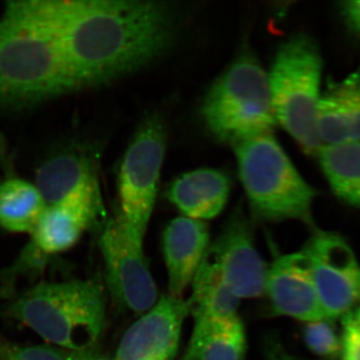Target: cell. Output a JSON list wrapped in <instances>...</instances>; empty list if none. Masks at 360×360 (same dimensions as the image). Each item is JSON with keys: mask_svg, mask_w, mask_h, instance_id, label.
<instances>
[{"mask_svg": "<svg viewBox=\"0 0 360 360\" xmlns=\"http://www.w3.org/2000/svg\"><path fill=\"white\" fill-rule=\"evenodd\" d=\"M7 343L4 342V340H2L1 336H0V360H2V357H4V350H6Z\"/></svg>", "mask_w": 360, "mask_h": 360, "instance_id": "obj_28", "label": "cell"}, {"mask_svg": "<svg viewBox=\"0 0 360 360\" xmlns=\"http://www.w3.org/2000/svg\"><path fill=\"white\" fill-rule=\"evenodd\" d=\"M98 246L105 265L106 286L115 302L137 314L153 309L158 292L143 240L115 215L101 226Z\"/></svg>", "mask_w": 360, "mask_h": 360, "instance_id": "obj_8", "label": "cell"}, {"mask_svg": "<svg viewBox=\"0 0 360 360\" xmlns=\"http://www.w3.org/2000/svg\"><path fill=\"white\" fill-rule=\"evenodd\" d=\"M193 330L181 360H196L201 345L219 321L238 315L239 300L222 283L219 271L205 257L193 283L189 298Z\"/></svg>", "mask_w": 360, "mask_h": 360, "instance_id": "obj_16", "label": "cell"}, {"mask_svg": "<svg viewBox=\"0 0 360 360\" xmlns=\"http://www.w3.org/2000/svg\"><path fill=\"white\" fill-rule=\"evenodd\" d=\"M322 68L317 42L298 33L281 45L269 73L276 123L310 156H317L322 146L317 132Z\"/></svg>", "mask_w": 360, "mask_h": 360, "instance_id": "obj_5", "label": "cell"}, {"mask_svg": "<svg viewBox=\"0 0 360 360\" xmlns=\"http://www.w3.org/2000/svg\"><path fill=\"white\" fill-rule=\"evenodd\" d=\"M359 300H360V296H359Z\"/></svg>", "mask_w": 360, "mask_h": 360, "instance_id": "obj_29", "label": "cell"}, {"mask_svg": "<svg viewBox=\"0 0 360 360\" xmlns=\"http://www.w3.org/2000/svg\"><path fill=\"white\" fill-rule=\"evenodd\" d=\"M70 360H111L103 352L96 349V347L84 352H70Z\"/></svg>", "mask_w": 360, "mask_h": 360, "instance_id": "obj_27", "label": "cell"}, {"mask_svg": "<svg viewBox=\"0 0 360 360\" xmlns=\"http://www.w3.org/2000/svg\"><path fill=\"white\" fill-rule=\"evenodd\" d=\"M165 136L160 118L151 116L137 130L120 167V210L116 215L142 240L155 207Z\"/></svg>", "mask_w": 360, "mask_h": 360, "instance_id": "obj_7", "label": "cell"}, {"mask_svg": "<svg viewBox=\"0 0 360 360\" xmlns=\"http://www.w3.org/2000/svg\"><path fill=\"white\" fill-rule=\"evenodd\" d=\"M201 111L206 129L225 143L271 134L276 120L269 75L250 52L239 56L214 82Z\"/></svg>", "mask_w": 360, "mask_h": 360, "instance_id": "obj_6", "label": "cell"}, {"mask_svg": "<svg viewBox=\"0 0 360 360\" xmlns=\"http://www.w3.org/2000/svg\"><path fill=\"white\" fill-rule=\"evenodd\" d=\"M322 146L360 141V63L341 80L328 79L317 108Z\"/></svg>", "mask_w": 360, "mask_h": 360, "instance_id": "obj_15", "label": "cell"}, {"mask_svg": "<svg viewBox=\"0 0 360 360\" xmlns=\"http://www.w3.org/2000/svg\"><path fill=\"white\" fill-rule=\"evenodd\" d=\"M265 360H307L291 354L276 336H267L264 341Z\"/></svg>", "mask_w": 360, "mask_h": 360, "instance_id": "obj_26", "label": "cell"}, {"mask_svg": "<svg viewBox=\"0 0 360 360\" xmlns=\"http://www.w3.org/2000/svg\"><path fill=\"white\" fill-rule=\"evenodd\" d=\"M338 13L347 32L360 39V0H347L338 4Z\"/></svg>", "mask_w": 360, "mask_h": 360, "instance_id": "obj_25", "label": "cell"}, {"mask_svg": "<svg viewBox=\"0 0 360 360\" xmlns=\"http://www.w3.org/2000/svg\"><path fill=\"white\" fill-rule=\"evenodd\" d=\"M250 210L262 221L298 220L314 226L316 189L305 181L272 134L233 146Z\"/></svg>", "mask_w": 360, "mask_h": 360, "instance_id": "obj_4", "label": "cell"}, {"mask_svg": "<svg viewBox=\"0 0 360 360\" xmlns=\"http://www.w3.org/2000/svg\"><path fill=\"white\" fill-rule=\"evenodd\" d=\"M210 229L201 220L182 217L168 224L162 236L168 295L182 297L193 285L210 250Z\"/></svg>", "mask_w": 360, "mask_h": 360, "instance_id": "obj_14", "label": "cell"}, {"mask_svg": "<svg viewBox=\"0 0 360 360\" xmlns=\"http://www.w3.org/2000/svg\"><path fill=\"white\" fill-rule=\"evenodd\" d=\"M342 360H360V307L342 316Z\"/></svg>", "mask_w": 360, "mask_h": 360, "instance_id": "obj_24", "label": "cell"}, {"mask_svg": "<svg viewBox=\"0 0 360 360\" xmlns=\"http://www.w3.org/2000/svg\"><path fill=\"white\" fill-rule=\"evenodd\" d=\"M311 264L326 319L343 316L360 296V267L354 250L338 234L317 231L302 250Z\"/></svg>", "mask_w": 360, "mask_h": 360, "instance_id": "obj_9", "label": "cell"}, {"mask_svg": "<svg viewBox=\"0 0 360 360\" xmlns=\"http://www.w3.org/2000/svg\"><path fill=\"white\" fill-rule=\"evenodd\" d=\"M206 257L238 300L265 295L269 266L255 248L252 229L240 207L232 213Z\"/></svg>", "mask_w": 360, "mask_h": 360, "instance_id": "obj_10", "label": "cell"}, {"mask_svg": "<svg viewBox=\"0 0 360 360\" xmlns=\"http://www.w3.org/2000/svg\"><path fill=\"white\" fill-rule=\"evenodd\" d=\"M75 90L141 70L176 37L175 9L139 0H34Z\"/></svg>", "mask_w": 360, "mask_h": 360, "instance_id": "obj_1", "label": "cell"}, {"mask_svg": "<svg viewBox=\"0 0 360 360\" xmlns=\"http://www.w3.org/2000/svg\"><path fill=\"white\" fill-rule=\"evenodd\" d=\"M231 186V179L221 170H193L170 184L167 198L184 217L205 221L224 210Z\"/></svg>", "mask_w": 360, "mask_h": 360, "instance_id": "obj_17", "label": "cell"}, {"mask_svg": "<svg viewBox=\"0 0 360 360\" xmlns=\"http://www.w3.org/2000/svg\"><path fill=\"white\" fill-rule=\"evenodd\" d=\"M75 91L56 40L32 1L0 18V108H32Z\"/></svg>", "mask_w": 360, "mask_h": 360, "instance_id": "obj_2", "label": "cell"}, {"mask_svg": "<svg viewBox=\"0 0 360 360\" xmlns=\"http://www.w3.org/2000/svg\"><path fill=\"white\" fill-rule=\"evenodd\" d=\"M4 314L68 352L96 347L106 321L105 286L99 279L42 283L6 305Z\"/></svg>", "mask_w": 360, "mask_h": 360, "instance_id": "obj_3", "label": "cell"}, {"mask_svg": "<svg viewBox=\"0 0 360 360\" xmlns=\"http://www.w3.org/2000/svg\"><path fill=\"white\" fill-rule=\"evenodd\" d=\"M46 205L35 184L16 176L0 181V227L6 231L32 234Z\"/></svg>", "mask_w": 360, "mask_h": 360, "instance_id": "obj_19", "label": "cell"}, {"mask_svg": "<svg viewBox=\"0 0 360 360\" xmlns=\"http://www.w3.org/2000/svg\"><path fill=\"white\" fill-rule=\"evenodd\" d=\"M2 360H70V352L51 345L32 347L6 345Z\"/></svg>", "mask_w": 360, "mask_h": 360, "instance_id": "obj_23", "label": "cell"}, {"mask_svg": "<svg viewBox=\"0 0 360 360\" xmlns=\"http://www.w3.org/2000/svg\"><path fill=\"white\" fill-rule=\"evenodd\" d=\"M34 184L46 205H51L82 187L98 182L96 167L89 155L65 150L42 163Z\"/></svg>", "mask_w": 360, "mask_h": 360, "instance_id": "obj_18", "label": "cell"}, {"mask_svg": "<svg viewBox=\"0 0 360 360\" xmlns=\"http://www.w3.org/2000/svg\"><path fill=\"white\" fill-rule=\"evenodd\" d=\"M317 158L338 200L360 210V141L322 146Z\"/></svg>", "mask_w": 360, "mask_h": 360, "instance_id": "obj_20", "label": "cell"}, {"mask_svg": "<svg viewBox=\"0 0 360 360\" xmlns=\"http://www.w3.org/2000/svg\"><path fill=\"white\" fill-rule=\"evenodd\" d=\"M248 341L238 315L219 321L201 345L196 360H243Z\"/></svg>", "mask_w": 360, "mask_h": 360, "instance_id": "obj_21", "label": "cell"}, {"mask_svg": "<svg viewBox=\"0 0 360 360\" xmlns=\"http://www.w3.org/2000/svg\"><path fill=\"white\" fill-rule=\"evenodd\" d=\"M303 336L307 347L317 356L328 360L341 356V338L329 319L309 322Z\"/></svg>", "mask_w": 360, "mask_h": 360, "instance_id": "obj_22", "label": "cell"}, {"mask_svg": "<svg viewBox=\"0 0 360 360\" xmlns=\"http://www.w3.org/2000/svg\"><path fill=\"white\" fill-rule=\"evenodd\" d=\"M265 295L271 311L300 321L326 319L309 258L302 250L277 257L269 267Z\"/></svg>", "mask_w": 360, "mask_h": 360, "instance_id": "obj_13", "label": "cell"}, {"mask_svg": "<svg viewBox=\"0 0 360 360\" xmlns=\"http://www.w3.org/2000/svg\"><path fill=\"white\" fill-rule=\"evenodd\" d=\"M101 212L98 184L73 191L47 205L32 231V245L40 255L65 252L77 245Z\"/></svg>", "mask_w": 360, "mask_h": 360, "instance_id": "obj_12", "label": "cell"}, {"mask_svg": "<svg viewBox=\"0 0 360 360\" xmlns=\"http://www.w3.org/2000/svg\"><path fill=\"white\" fill-rule=\"evenodd\" d=\"M191 311L189 300L161 296L127 329L112 360H174L182 326Z\"/></svg>", "mask_w": 360, "mask_h": 360, "instance_id": "obj_11", "label": "cell"}]
</instances>
